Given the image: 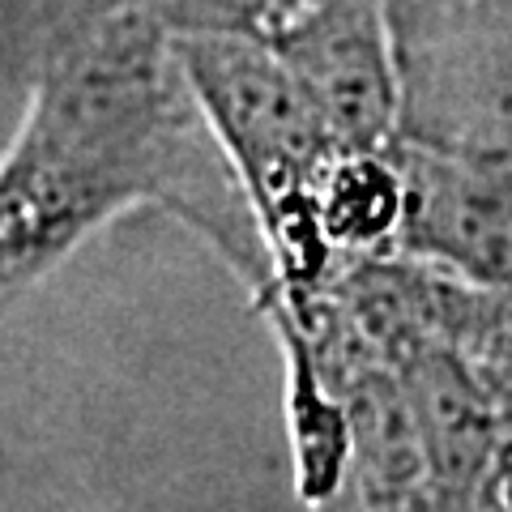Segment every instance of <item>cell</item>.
<instances>
[{
    "label": "cell",
    "instance_id": "1",
    "mask_svg": "<svg viewBox=\"0 0 512 512\" xmlns=\"http://www.w3.org/2000/svg\"><path fill=\"white\" fill-rule=\"evenodd\" d=\"M197 99L150 13H120L47 60L0 167V303L133 201H167L265 291V239L227 184Z\"/></svg>",
    "mask_w": 512,
    "mask_h": 512
},
{
    "label": "cell",
    "instance_id": "2",
    "mask_svg": "<svg viewBox=\"0 0 512 512\" xmlns=\"http://www.w3.org/2000/svg\"><path fill=\"white\" fill-rule=\"evenodd\" d=\"M171 52L210 120L218 150L239 167L265 248H274L282 261L286 295L303 308L329 261L316 192L329 163L342 154L338 141L269 43L197 30L175 35Z\"/></svg>",
    "mask_w": 512,
    "mask_h": 512
},
{
    "label": "cell",
    "instance_id": "3",
    "mask_svg": "<svg viewBox=\"0 0 512 512\" xmlns=\"http://www.w3.org/2000/svg\"><path fill=\"white\" fill-rule=\"evenodd\" d=\"M269 47L295 73L342 154L384 150L397 94L376 0H325Z\"/></svg>",
    "mask_w": 512,
    "mask_h": 512
},
{
    "label": "cell",
    "instance_id": "4",
    "mask_svg": "<svg viewBox=\"0 0 512 512\" xmlns=\"http://www.w3.org/2000/svg\"><path fill=\"white\" fill-rule=\"evenodd\" d=\"M397 239L478 286L512 291V163H466L410 150Z\"/></svg>",
    "mask_w": 512,
    "mask_h": 512
},
{
    "label": "cell",
    "instance_id": "5",
    "mask_svg": "<svg viewBox=\"0 0 512 512\" xmlns=\"http://www.w3.org/2000/svg\"><path fill=\"white\" fill-rule=\"evenodd\" d=\"M406 210V184L402 171L384 163L380 150H350L338 154L320 180L316 192V218L329 248H376L380 239L397 235Z\"/></svg>",
    "mask_w": 512,
    "mask_h": 512
},
{
    "label": "cell",
    "instance_id": "6",
    "mask_svg": "<svg viewBox=\"0 0 512 512\" xmlns=\"http://www.w3.org/2000/svg\"><path fill=\"white\" fill-rule=\"evenodd\" d=\"M483 495L491 512H512V423L500 440L491 444V457L483 466Z\"/></svg>",
    "mask_w": 512,
    "mask_h": 512
}]
</instances>
